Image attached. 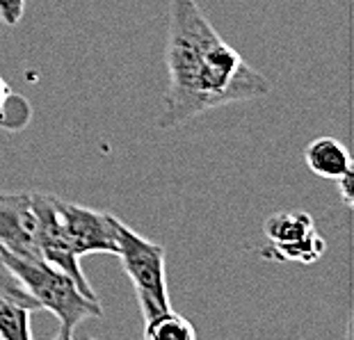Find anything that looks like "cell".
Here are the masks:
<instances>
[{
  "label": "cell",
  "mask_w": 354,
  "mask_h": 340,
  "mask_svg": "<svg viewBox=\"0 0 354 340\" xmlns=\"http://www.w3.org/2000/svg\"><path fill=\"white\" fill-rule=\"evenodd\" d=\"M167 75L165 110L158 117L162 131L270 92V80L222 39L197 0H169Z\"/></svg>",
  "instance_id": "cell-1"
},
{
  "label": "cell",
  "mask_w": 354,
  "mask_h": 340,
  "mask_svg": "<svg viewBox=\"0 0 354 340\" xmlns=\"http://www.w3.org/2000/svg\"><path fill=\"white\" fill-rule=\"evenodd\" d=\"M0 256L21 278L30 294L39 301V308H46L57 317L59 340H71L87 317L103 315L101 301L87 297L66 272L53 267L46 261H28L7 252H0Z\"/></svg>",
  "instance_id": "cell-2"
},
{
  "label": "cell",
  "mask_w": 354,
  "mask_h": 340,
  "mask_svg": "<svg viewBox=\"0 0 354 340\" xmlns=\"http://www.w3.org/2000/svg\"><path fill=\"white\" fill-rule=\"evenodd\" d=\"M117 256L131 278L145 320L169 311L167 272H165V247L156 245L119 219Z\"/></svg>",
  "instance_id": "cell-3"
},
{
  "label": "cell",
  "mask_w": 354,
  "mask_h": 340,
  "mask_svg": "<svg viewBox=\"0 0 354 340\" xmlns=\"http://www.w3.org/2000/svg\"><path fill=\"white\" fill-rule=\"evenodd\" d=\"M32 208L37 217V243H39L41 258L50 263L53 267L66 272L87 297L99 299V294L94 292L92 283L87 281L85 272L80 267V256L73 252L71 240L62 226V219L57 215L55 196L32 192Z\"/></svg>",
  "instance_id": "cell-4"
},
{
  "label": "cell",
  "mask_w": 354,
  "mask_h": 340,
  "mask_svg": "<svg viewBox=\"0 0 354 340\" xmlns=\"http://www.w3.org/2000/svg\"><path fill=\"white\" fill-rule=\"evenodd\" d=\"M55 206L66 236L71 240L73 252L78 256H87V254L117 256L119 219L115 215L87 206H78V203L62 201L57 196H55Z\"/></svg>",
  "instance_id": "cell-5"
},
{
  "label": "cell",
  "mask_w": 354,
  "mask_h": 340,
  "mask_svg": "<svg viewBox=\"0 0 354 340\" xmlns=\"http://www.w3.org/2000/svg\"><path fill=\"white\" fill-rule=\"evenodd\" d=\"M0 252L44 261L37 243L32 192H0Z\"/></svg>",
  "instance_id": "cell-6"
},
{
  "label": "cell",
  "mask_w": 354,
  "mask_h": 340,
  "mask_svg": "<svg viewBox=\"0 0 354 340\" xmlns=\"http://www.w3.org/2000/svg\"><path fill=\"white\" fill-rule=\"evenodd\" d=\"M39 311L37 301L30 290L14 274L0 256V338L3 340H30V315Z\"/></svg>",
  "instance_id": "cell-7"
},
{
  "label": "cell",
  "mask_w": 354,
  "mask_h": 340,
  "mask_svg": "<svg viewBox=\"0 0 354 340\" xmlns=\"http://www.w3.org/2000/svg\"><path fill=\"white\" fill-rule=\"evenodd\" d=\"M304 160L315 176L338 180L343 173L352 171V158L350 151L334 138H318L304 151Z\"/></svg>",
  "instance_id": "cell-8"
},
{
  "label": "cell",
  "mask_w": 354,
  "mask_h": 340,
  "mask_svg": "<svg viewBox=\"0 0 354 340\" xmlns=\"http://www.w3.org/2000/svg\"><path fill=\"white\" fill-rule=\"evenodd\" d=\"M325 238L318 231H313L311 236L302 240H292V243H281V245H266L261 249V254L268 261L274 263H302V265H313L322 258L325 254Z\"/></svg>",
  "instance_id": "cell-9"
},
{
  "label": "cell",
  "mask_w": 354,
  "mask_h": 340,
  "mask_svg": "<svg viewBox=\"0 0 354 340\" xmlns=\"http://www.w3.org/2000/svg\"><path fill=\"white\" fill-rule=\"evenodd\" d=\"M315 231L313 219L304 210H290V213H277L266 222V236L270 245L292 243L302 240Z\"/></svg>",
  "instance_id": "cell-10"
},
{
  "label": "cell",
  "mask_w": 354,
  "mask_h": 340,
  "mask_svg": "<svg viewBox=\"0 0 354 340\" xmlns=\"http://www.w3.org/2000/svg\"><path fill=\"white\" fill-rule=\"evenodd\" d=\"M145 338L147 340H194L197 331H194L192 322L185 320L183 315L165 311L160 315L145 320Z\"/></svg>",
  "instance_id": "cell-11"
},
{
  "label": "cell",
  "mask_w": 354,
  "mask_h": 340,
  "mask_svg": "<svg viewBox=\"0 0 354 340\" xmlns=\"http://www.w3.org/2000/svg\"><path fill=\"white\" fill-rule=\"evenodd\" d=\"M26 12V0H0V21L7 28L19 26Z\"/></svg>",
  "instance_id": "cell-12"
},
{
  "label": "cell",
  "mask_w": 354,
  "mask_h": 340,
  "mask_svg": "<svg viewBox=\"0 0 354 340\" xmlns=\"http://www.w3.org/2000/svg\"><path fill=\"white\" fill-rule=\"evenodd\" d=\"M352 178H354V169L343 173V176L336 180V183L341 185V196H343V201L348 208H352Z\"/></svg>",
  "instance_id": "cell-13"
},
{
  "label": "cell",
  "mask_w": 354,
  "mask_h": 340,
  "mask_svg": "<svg viewBox=\"0 0 354 340\" xmlns=\"http://www.w3.org/2000/svg\"><path fill=\"white\" fill-rule=\"evenodd\" d=\"M12 96L10 92V87H7V82L0 78V122H3V108H5V103H7V98Z\"/></svg>",
  "instance_id": "cell-14"
}]
</instances>
